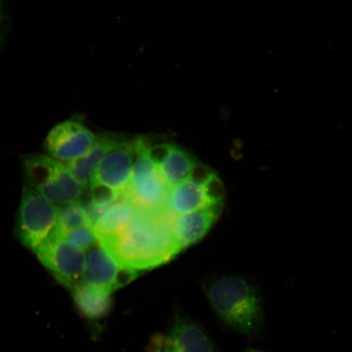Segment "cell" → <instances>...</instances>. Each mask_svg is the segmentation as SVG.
Wrapping results in <instances>:
<instances>
[{
  "label": "cell",
  "mask_w": 352,
  "mask_h": 352,
  "mask_svg": "<svg viewBox=\"0 0 352 352\" xmlns=\"http://www.w3.org/2000/svg\"><path fill=\"white\" fill-rule=\"evenodd\" d=\"M173 144H160L148 147V156L154 164L160 167L166 161L173 148Z\"/></svg>",
  "instance_id": "20"
},
{
  "label": "cell",
  "mask_w": 352,
  "mask_h": 352,
  "mask_svg": "<svg viewBox=\"0 0 352 352\" xmlns=\"http://www.w3.org/2000/svg\"><path fill=\"white\" fill-rule=\"evenodd\" d=\"M175 217L167 206H136L129 226L98 243L121 266L138 272L161 266L182 250L174 233Z\"/></svg>",
  "instance_id": "1"
},
{
  "label": "cell",
  "mask_w": 352,
  "mask_h": 352,
  "mask_svg": "<svg viewBox=\"0 0 352 352\" xmlns=\"http://www.w3.org/2000/svg\"><path fill=\"white\" fill-rule=\"evenodd\" d=\"M136 206L124 195H122L105 211L94 226L96 241H103L116 236L129 226L134 217Z\"/></svg>",
  "instance_id": "15"
},
{
  "label": "cell",
  "mask_w": 352,
  "mask_h": 352,
  "mask_svg": "<svg viewBox=\"0 0 352 352\" xmlns=\"http://www.w3.org/2000/svg\"><path fill=\"white\" fill-rule=\"evenodd\" d=\"M85 226L91 227L85 206L80 201L57 206V218L54 230L57 234L61 236Z\"/></svg>",
  "instance_id": "17"
},
{
  "label": "cell",
  "mask_w": 352,
  "mask_h": 352,
  "mask_svg": "<svg viewBox=\"0 0 352 352\" xmlns=\"http://www.w3.org/2000/svg\"><path fill=\"white\" fill-rule=\"evenodd\" d=\"M245 352H265V351H261V350L252 349V347H248V349H246Z\"/></svg>",
  "instance_id": "21"
},
{
  "label": "cell",
  "mask_w": 352,
  "mask_h": 352,
  "mask_svg": "<svg viewBox=\"0 0 352 352\" xmlns=\"http://www.w3.org/2000/svg\"><path fill=\"white\" fill-rule=\"evenodd\" d=\"M206 193L205 184L187 179L170 189L167 206L175 217L212 205Z\"/></svg>",
  "instance_id": "14"
},
{
  "label": "cell",
  "mask_w": 352,
  "mask_h": 352,
  "mask_svg": "<svg viewBox=\"0 0 352 352\" xmlns=\"http://www.w3.org/2000/svg\"><path fill=\"white\" fill-rule=\"evenodd\" d=\"M135 160L134 142H124L109 151L96 166L91 182H98L124 195Z\"/></svg>",
  "instance_id": "10"
},
{
  "label": "cell",
  "mask_w": 352,
  "mask_h": 352,
  "mask_svg": "<svg viewBox=\"0 0 352 352\" xmlns=\"http://www.w3.org/2000/svg\"><path fill=\"white\" fill-rule=\"evenodd\" d=\"M56 218L57 206L26 184L16 223V234L21 243L34 252L54 230Z\"/></svg>",
  "instance_id": "4"
},
{
  "label": "cell",
  "mask_w": 352,
  "mask_h": 352,
  "mask_svg": "<svg viewBox=\"0 0 352 352\" xmlns=\"http://www.w3.org/2000/svg\"><path fill=\"white\" fill-rule=\"evenodd\" d=\"M126 140L118 134L109 132L101 133L96 136L94 145L85 155L65 164L82 188H89L96 166L100 162L109 151L124 142Z\"/></svg>",
  "instance_id": "12"
},
{
  "label": "cell",
  "mask_w": 352,
  "mask_h": 352,
  "mask_svg": "<svg viewBox=\"0 0 352 352\" xmlns=\"http://www.w3.org/2000/svg\"><path fill=\"white\" fill-rule=\"evenodd\" d=\"M138 274V271L120 265L98 241L86 250L82 280L86 283L113 292L135 280Z\"/></svg>",
  "instance_id": "9"
},
{
  "label": "cell",
  "mask_w": 352,
  "mask_h": 352,
  "mask_svg": "<svg viewBox=\"0 0 352 352\" xmlns=\"http://www.w3.org/2000/svg\"><path fill=\"white\" fill-rule=\"evenodd\" d=\"M96 136L78 121L58 123L47 134L44 148L55 160L68 164L81 157L94 145Z\"/></svg>",
  "instance_id": "8"
},
{
  "label": "cell",
  "mask_w": 352,
  "mask_h": 352,
  "mask_svg": "<svg viewBox=\"0 0 352 352\" xmlns=\"http://www.w3.org/2000/svg\"><path fill=\"white\" fill-rule=\"evenodd\" d=\"M134 143L135 160L126 197L140 208L167 206L170 188L166 186L158 167L149 160L148 144L142 138L135 140Z\"/></svg>",
  "instance_id": "5"
},
{
  "label": "cell",
  "mask_w": 352,
  "mask_h": 352,
  "mask_svg": "<svg viewBox=\"0 0 352 352\" xmlns=\"http://www.w3.org/2000/svg\"><path fill=\"white\" fill-rule=\"evenodd\" d=\"M148 352H218L206 329L188 316L176 314L167 334H154Z\"/></svg>",
  "instance_id": "7"
},
{
  "label": "cell",
  "mask_w": 352,
  "mask_h": 352,
  "mask_svg": "<svg viewBox=\"0 0 352 352\" xmlns=\"http://www.w3.org/2000/svg\"><path fill=\"white\" fill-rule=\"evenodd\" d=\"M34 252L65 287L72 289L82 281L86 252L70 245L54 230Z\"/></svg>",
  "instance_id": "6"
},
{
  "label": "cell",
  "mask_w": 352,
  "mask_h": 352,
  "mask_svg": "<svg viewBox=\"0 0 352 352\" xmlns=\"http://www.w3.org/2000/svg\"><path fill=\"white\" fill-rule=\"evenodd\" d=\"M205 296L223 325L250 338L262 336L266 328L261 290L246 277L222 276L206 280Z\"/></svg>",
  "instance_id": "2"
},
{
  "label": "cell",
  "mask_w": 352,
  "mask_h": 352,
  "mask_svg": "<svg viewBox=\"0 0 352 352\" xmlns=\"http://www.w3.org/2000/svg\"><path fill=\"white\" fill-rule=\"evenodd\" d=\"M28 184L57 206L79 201L83 188L63 162L43 154L22 157Z\"/></svg>",
  "instance_id": "3"
},
{
  "label": "cell",
  "mask_w": 352,
  "mask_h": 352,
  "mask_svg": "<svg viewBox=\"0 0 352 352\" xmlns=\"http://www.w3.org/2000/svg\"><path fill=\"white\" fill-rule=\"evenodd\" d=\"M60 236L63 237L64 240L69 242L70 245L85 250V252L86 250L89 249L96 241L94 230H92L91 226L76 228V230L66 232Z\"/></svg>",
  "instance_id": "19"
},
{
  "label": "cell",
  "mask_w": 352,
  "mask_h": 352,
  "mask_svg": "<svg viewBox=\"0 0 352 352\" xmlns=\"http://www.w3.org/2000/svg\"><path fill=\"white\" fill-rule=\"evenodd\" d=\"M223 201L206 206L193 212L175 217L173 230L182 250L197 243L208 234L223 210Z\"/></svg>",
  "instance_id": "11"
},
{
  "label": "cell",
  "mask_w": 352,
  "mask_h": 352,
  "mask_svg": "<svg viewBox=\"0 0 352 352\" xmlns=\"http://www.w3.org/2000/svg\"><path fill=\"white\" fill-rule=\"evenodd\" d=\"M197 164L190 154L173 144L169 156L158 169L170 189L186 180Z\"/></svg>",
  "instance_id": "16"
},
{
  "label": "cell",
  "mask_w": 352,
  "mask_h": 352,
  "mask_svg": "<svg viewBox=\"0 0 352 352\" xmlns=\"http://www.w3.org/2000/svg\"><path fill=\"white\" fill-rule=\"evenodd\" d=\"M79 314L87 320L107 318L113 307L112 293L98 286L80 281L72 289Z\"/></svg>",
  "instance_id": "13"
},
{
  "label": "cell",
  "mask_w": 352,
  "mask_h": 352,
  "mask_svg": "<svg viewBox=\"0 0 352 352\" xmlns=\"http://www.w3.org/2000/svg\"><path fill=\"white\" fill-rule=\"evenodd\" d=\"M0 35H1V16H0Z\"/></svg>",
  "instance_id": "22"
},
{
  "label": "cell",
  "mask_w": 352,
  "mask_h": 352,
  "mask_svg": "<svg viewBox=\"0 0 352 352\" xmlns=\"http://www.w3.org/2000/svg\"><path fill=\"white\" fill-rule=\"evenodd\" d=\"M91 204L100 208H108L116 204L122 195L105 184L92 182L90 184Z\"/></svg>",
  "instance_id": "18"
}]
</instances>
